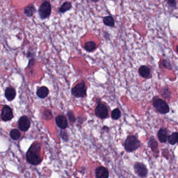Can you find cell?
<instances>
[{"instance_id":"1","label":"cell","mask_w":178,"mask_h":178,"mask_svg":"<svg viewBox=\"0 0 178 178\" xmlns=\"http://www.w3.org/2000/svg\"><path fill=\"white\" fill-rule=\"evenodd\" d=\"M40 144L38 142L34 143L29 148L26 154V158L31 164L37 165L41 162L42 158L40 156Z\"/></svg>"},{"instance_id":"2","label":"cell","mask_w":178,"mask_h":178,"mask_svg":"<svg viewBox=\"0 0 178 178\" xmlns=\"http://www.w3.org/2000/svg\"><path fill=\"white\" fill-rule=\"evenodd\" d=\"M141 146V142L135 135H130L127 137L124 142L125 150L127 152H132L137 150Z\"/></svg>"},{"instance_id":"3","label":"cell","mask_w":178,"mask_h":178,"mask_svg":"<svg viewBox=\"0 0 178 178\" xmlns=\"http://www.w3.org/2000/svg\"><path fill=\"white\" fill-rule=\"evenodd\" d=\"M87 87L84 80L76 83L72 88L71 93L76 98H85L87 96Z\"/></svg>"},{"instance_id":"4","label":"cell","mask_w":178,"mask_h":178,"mask_svg":"<svg viewBox=\"0 0 178 178\" xmlns=\"http://www.w3.org/2000/svg\"><path fill=\"white\" fill-rule=\"evenodd\" d=\"M152 104L156 111L160 114L164 115L170 111V108L168 103L158 96L152 99Z\"/></svg>"},{"instance_id":"5","label":"cell","mask_w":178,"mask_h":178,"mask_svg":"<svg viewBox=\"0 0 178 178\" xmlns=\"http://www.w3.org/2000/svg\"><path fill=\"white\" fill-rule=\"evenodd\" d=\"M95 115L100 119H106L109 117V109L104 103L99 102L95 109Z\"/></svg>"},{"instance_id":"6","label":"cell","mask_w":178,"mask_h":178,"mask_svg":"<svg viewBox=\"0 0 178 178\" xmlns=\"http://www.w3.org/2000/svg\"><path fill=\"white\" fill-rule=\"evenodd\" d=\"M39 14L41 19H46L50 16L51 12V6L50 3L46 1L42 3L39 8Z\"/></svg>"},{"instance_id":"7","label":"cell","mask_w":178,"mask_h":178,"mask_svg":"<svg viewBox=\"0 0 178 178\" xmlns=\"http://www.w3.org/2000/svg\"><path fill=\"white\" fill-rule=\"evenodd\" d=\"M135 172L141 178H145L148 174V169L146 165L141 162H136L134 166Z\"/></svg>"},{"instance_id":"8","label":"cell","mask_w":178,"mask_h":178,"mask_svg":"<svg viewBox=\"0 0 178 178\" xmlns=\"http://www.w3.org/2000/svg\"><path fill=\"white\" fill-rule=\"evenodd\" d=\"M1 117L4 121L11 120L13 118V113L12 108L8 106H5L2 108Z\"/></svg>"},{"instance_id":"9","label":"cell","mask_w":178,"mask_h":178,"mask_svg":"<svg viewBox=\"0 0 178 178\" xmlns=\"http://www.w3.org/2000/svg\"><path fill=\"white\" fill-rule=\"evenodd\" d=\"M30 127V121L26 116L20 117L18 123V127L20 130L25 132L28 130Z\"/></svg>"},{"instance_id":"10","label":"cell","mask_w":178,"mask_h":178,"mask_svg":"<svg viewBox=\"0 0 178 178\" xmlns=\"http://www.w3.org/2000/svg\"><path fill=\"white\" fill-rule=\"evenodd\" d=\"M56 124L59 128L64 130L68 127V122L66 117L63 115H59L56 118Z\"/></svg>"},{"instance_id":"11","label":"cell","mask_w":178,"mask_h":178,"mask_svg":"<svg viewBox=\"0 0 178 178\" xmlns=\"http://www.w3.org/2000/svg\"><path fill=\"white\" fill-rule=\"evenodd\" d=\"M169 136V131L165 128H161L157 132V137L160 143L166 142Z\"/></svg>"},{"instance_id":"12","label":"cell","mask_w":178,"mask_h":178,"mask_svg":"<svg viewBox=\"0 0 178 178\" xmlns=\"http://www.w3.org/2000/svg\"><path fill=\"white\" fill-rule=\"evenodd\" d=\"M96 178H109V174L108 170L104 167H98L95 170Z\"/></svg>"},{"instance_id":"13","label":"cell","mask_w":178,"mask_h":178,"mask_svg":"<svg viewBox=\"0 0 178 178\" xmlns=\"http://www.w3.org/2000/svg\"><path fill=\"white\" fill-rule=\"evenodd\" d=\"M138 73L140 77L145 78L148 79L151 76V69L147 66H141L138 69Z\"/></svg>"},{"instance_id":"14","label":"cell","mask_w":178,"mask_h":178,"mask_svg":"<svg viewBox=\"0 0 178 178\" xmlns=\"http://www.w3.org/2000/svg\"><path fill=\"white\" fill-rule=\"evenodd\" d=\"M16 91L14 88L8 87L5 91V96L8 101H12L16 96Z\"/></svg>"},{"instance_id":"15","label":"cell","mask_w":178,"mask_h":178,"mask_svg":"<svg viewBox=\"0 0 178 178\" xmlns=\"http://www.w3.org/2000/svg\"><path fill=\"white\" fill-rule=\"evenodd\" d=\"M97 48L96 42L94 41H88L86 42L84 46V49L88 52H92Z\"/></svg>"},{"instance_id":"16","label":"cell","mask_w":178,"mask_h":178,"mask_svg":"<svg viewBox=\"0 0 178 178\" xmlns=\"http://www.w3.org/2000/svg\"><path fill=\"white\" fill-rule=\"evenodd\" d=\"M49 93V90L47 88L43 86L40 87L38 89L37 91V95L38 97H40L41 99H44L46 97Z\"/></svg>"},{"instance_id":"17","label":"cell","mask_w":178,"mask_h":178,"mask_svg":"<svg viewBox=\"0 0 178 178\" xmlns=\"http://www.w3.org/2000/svg\"><path fill=\"white\" fill-rule=\"evenodd\" d=\"M36 10L35 7L33 4H29L26 6L24 10V13L26 16L31 17L35 13Z\"/></svg>"},{"instance_id":"18","label":"cell","mask_w":178,"mask_h":178,"mask_svg":"<svg viewBox=\"0 0 178 178\" xmlns=\"http://www.w3.org/2000/svg\"><path fill=\"white\" fill-rule=\"evenodd\" d=\"M104 24L108 27H114L115 26V21L114 18L111 16H105L103 18Z\"/></svg>"},{"instance_id":"19","label":"cell","mask_w":178,"mask_h":178,"mask_svg":"<svg viewBox=\"0 0 178 178\" xmlns=\"http://www.w3.org/2000/svg\"><path fill=\"white\" fill-rule=\"evenodd\" d=\"M111 117L113 120H117L121 117V111L118 108H114L111 112Z\"/></svg>"},{"instance_id":"20","label":"cell","mask_w":178,"mask_h":178,"mask_svg":"<svg viewBox=\"0 0 178 178\" xmlns=\"http://www.w3.org/2000/svg\"><path fill=\"white\" fill-rule=\"evenodd\" d=\"M178 135L177 132H173L171 135H169L167 140L169 143L172 145L176 144L178 142Z\"/></svg>"},{"instance_id":"21","label":"cell","mask_w":178,"mask_h":178,"mask_svg":"<svg viewBox=\"0 0 178 178\" xmlns=\"http://www.w3.org/2000/svg\"><path fill=\"white\" fill-rule=\"evenodd\" d=\"M72 5L71 3L70 2H65L63 3L60 9L59 12L61 13H64L68 11L72 8Z\"/></svg>"},{"instance_id":"22","label":"cell","mask_w":178,"mask_h":178,"mask_svg":"<svg viewBox=\"0 0 178 178\" xmlns=\"http://www.w3.org/2000/svg\"><path fill=\"white\" fill-rule=\"evenodd\" d=\"M10 137L13 140H17L21 137V133L17 129H14L11 131Z\"/></svg>"},{"instance_id":"23","label":"cell","mask_w":178,"mask_h":178,"mask_svg":"<svg viewBox=\"0 0 178 178\" xmlns=\"http://www.w3.org/2000/svg\"><path fill=\"white\" fill-rule=\"evenodd\" d=\"M149 146L152 148V151H155V150H157L158 148V143L157 142L155 138L154 137H151L149 138V141L148 143Z\"/></svg>"},{"instance_id":"24","label":"cell","mask_w":178,"mask_h":178,"mask_svg":"<svg viewBox=\"0 0 178 178\" xmlns=\"http://www.w3.org/2000/svg\"><path fill=\"white\" fill-rule=\"evenodd\" d=\"M67 116L68 117V120L70 121V123L71 124H73L75 123L76 120V118L74 115V114L72 111H69L67 113Z\"/></svg>"},{"instance_id":"25","label":"cell","mask_w":178,"mask_h":178,"mask_svg":"<svg viewBox=\"0 0 178 178\" xmlns=\"http://www.w3.org/2000/svg\"><path fill=\"white\" fill-rule=\"evenodd\" d=\"M170 92L169 89L168 88H165L164 89L162 90V92L161 93V95L164 98H168L170 96Z\"/></svg>"},{"instance_id":"26","label":"cell","mask_w":178,"mask_h":178,"mask_svg":"<svg viewBox=\"0 0 178 178\" xmlns=\"http://www.w3.org/2000/svg\"><path fill=\"white\" fill-rule=\"evenodd\" d=\"M166 1L170 7L173 9H176L177 5H176V0H166Z\"/></svg>"},{"instance_id":"27","label":"cell","mask_w":178,"mask_h":178,"mask_svg":"<svg viewBox=\"0 0 178 178\" xmlns=\"http://www.w3.org/2000/svg\"><path fill=\"white\" fill-rule=\"evenodd\" d=\"M52 116L51 114V112L49 110L44 111V113L43 114V117L44 119H50L52 118Z\"/></svg>"},{"instance_id":"28","label":"cell","mask_w":178,"mask_h":178,"mask_svg":"<svg viewBox=\"0 0 178 178\" xmlns=\"http://www.w3.org/2000/svg\"><path fill=\"white\" fill-rule=\"evenodd\" d=\"M60 135H61V138H62V139L63 140L65 141H67L68 140V133H67L66 132H65V131H61Z\"/></svg>"},{"instance_id":"29","label":"cell","mask_w":178,"mask_h":178,"mask_svg":"<svg viewBox=\"0 0 178 178\" xmlns=\"http://www.w3.org/2000/svg\"><path fill=\"white\" fill-rule=\"evenodd\" d=\"M85 119H86L85 117H84L82 116H79L78 118H77L78 123H80V125H82L83 123L85 121Z\"/></svg>"},{"instance_id":"30","label":"cell","mask_w":178,"mask_h":178,"mask_svg":"<svg viewBox=\"0 0 178 178\" xmlns=\"http://www.w3.org/2000/svg\"><path fill=\"white\" fill-rule=\"evenodd\" d=\"M92 2H94V3H96V2H97L99 1V0H90Z\"/></svg>"}]
</instances>
